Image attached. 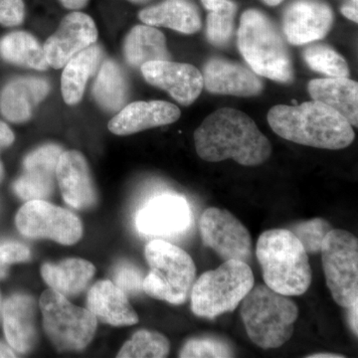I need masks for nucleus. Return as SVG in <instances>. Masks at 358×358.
<instances>
[{"mask_svg": "<svg viewBox=\"0 0 358 358\" xmlns=\"http://www.w3.org/2000/svg\"><path fill=\"white\" fill-rule=\"evenodd\" d=\"M195 150L208 162L233 159L244 166L267 162L272 145L243 112L222 108L209 115L194 133Z\"/></svg>", "mask_w": 358, "mask_h": 358, "instance_id": "obj_1", "label": "nucleus"}, {"mask_svg": "<svg viewBox=\"0 0 358 358\" xmlns=\"http://www.w3.org/2000/svg\"><path fill=\"white\" fill-rule=\"evenodd\" d=\"M268 122L284 140L322 150H343L355 136L353 127L343 115L315 100L275 106L268 110Z\"/></svg>", "mask_w": 358, "mask_h": 358, "instance_id": "obj_2", "label": "nucleus"}, {"mask_svg": "<svg viewBox=\"0 0 358 358\" xmlns=\"http://www.w3.org/2000/svg\"><path fill=\"white\" fill-rule=\"evenodd\" d=\"M256 256L266 286L288 296H301L310 289L313 272L300 240L289 229H270L259 237Z\"/></svg>", "mask_w": 358, "mask_h": 358, "instance_id": "obj_3", "label": "nucleus"}, {"mask_svg": "<svg viewBox=\"0 0 358 358\" xmlns=\"http://www.w3.org/2000/svg\"><path fill=\"white\" fill-rule=\"evenodd\" d=\"M240 303L241 319L254 345L263 350H274L293 336L299 308L291 296L259 285Z\"/></svg>", "mask_w": 358, "mask_h": 358, "instance_id": "obj_4", "label": "nucleus"}, {"mask_svg": "<svg viewBox=\"0 0 358 358\" xmlns=\"http://www.w3.org/2000/svg\"><path fill=\"white\" fill-rule=\"evenodd\" d=\"M238 46L250 68L259 76L281 83L293 80L288 48L272 21L260 11L250 9L242 15Z\"/></svg>", "mask_w": 358, "mask_h": 358, "instance_id": "obj_5", "label": "nucleus"}, {"mask_svg": "<svg viewBox=\"0 0 358 358\" xmlns=\"http://www.w3.org/2000/svg\"><path fill=\"white\" fill-rule=\"evenodd\" d=\"M145 256L150 271L143 279V291L171 305L185 303L196 280V267L192 256L162 239L148 243Z\"/></svg>", "mask_w": 358, "mask_h": 358, "instance_id": "obj_6", "label": "nucleus"}, {"mask_svg": "<svg viewBox=\"0 0 358 358\" xmlns=\"http://www.w3.org/2000/svg\"><path fill=\"white\" fill-rule=\"evenodd\" d=\"M254 275L249 264L224 261L215 270L207 271L193 284L190 301L196 317L213 320L236 310L254 287Z\"/></svg>", "mask_w": 358, "mask_h": 358, "instance_id": "obj_7", "label": "nucleus"}, {"mask_svg": "<svg viewBox=\"0 0 358 358\" xmlns=\"http://www.w3.org/2000/svg\"><path fill=\"white\" fill-rule=\"evenodd\" d=\"M39 307L45 334L60 352H80L94 338L98 320L88 308L73 305L52 289L41 294Z\"/></svg>", "mask_w": 358, "mask_h": 358, "instance_id": "obj_8", "label": "nucleus"}, {"mask_svg": "<svg viewBox=\"0 0 358 358\" xmlns=\"http://www.w3.org/2000/svg\"><path fill=\"white\" fill-rule=\"evenodd\" d=\"M322 263L327 288L341 308L358 301V240L352 233L331 229L322 242Z\"/></svg>", "mask_w": 358, "mask_h": 358, "instance_id": "obj_9", "label": "nucleus"}, {"mask_svg": "<svg viewBox=\"0 0 358 358\" xmlns=\"http://www.w3.org/2000/svg\"><path fill=\"white\" fill-rule=\"evenodd\" d=\"M15 223L26 237L46 238L63 245L77 243L83 235V225L74 213L45 200L26 202L17 212Z\"/></svg>", "mask_w": 358, "mask_h": 358, "instance_id": "obj_10", "label": "nucleus"}, {"mask_svg": "<svg viewBox=\"0 0 358 358\" xmlns=\"http://www.w3.org/2000/svg\"><path fill=\"white\" fill-rule=\"evenodd\" d=\"M200 236L205 246L224 261L249 264L253 258V241L243 223L225 209L210 207L199 221Z\"/></svg>", "mask_w": 358, "mask_h": 358, "instance_id": "obj_11", "label": "nucleus"}, {"mask_svg": "<svg viewBox=\"0 0 358 358\" xmlns=\"http://www.w3.org/2000/svg\"><path fill=\"white\" fill-rule=\"evenodd\" d=\"M192 211L187 200L173 193L150 199L136 215L138 232L148 237L166 238L181 234L189 227Z\"/></svg>", "mask_w": 358, "mask_h": 358, "instance_id": "obj_12", "label": "nucleus"}, {"mask_svg": "<svg viewBox=\"0 0 358 358\" xmlns=\"http://www.w3.org/2000/svg\"><path fill=\"white\" fill-rule=\"evenodd\" d=\"M96 39L98 30L92 17L75 11L63 18L57 31L45 42V58L50 67L61 69L79 52L95 44Z\"/></svg>", "mask_w": 358, "mask_h": 358, "instance_id": "obj_13", "label": "nucleus"}, {"mask_svg": "<svg viewBox=\"0 0 358 358\" xmlns=\"http://www.w3.org/2000/svg\"><path fill=\"white\" fill-rule=\"evenodd\" d=\"M148 83L164 90L183 106L192 105L203 89V78L194 66L169 60L152 61L141 67Z\"/></svg>", "mask_w": 358, "mask_h": 358, "instance_id": "obj_14", "label": "nucleus"}, {"mask_svg": "<svg viewBox=\"0 0 358 358\" xmlns=\"http://www.w3.org/2000/svg\"><path fill=\"white\" fill-rule=\"evenodd\" d=\"M331 7L317 0H298L284 15L285 36L291 44L303 45L324 38L331 25Z\"/></svg>", "mask_w": 358, "mask_h": 358, "instance_id": "obj_15", "label": "nucleus"}, {"mask_svg": "<svg viewBox=\"0 0 358 358\" xmlns=\"http://www.w3.org/2000/svg\"><path fill=\"white\" fill-rule=\"evenodd\" d=\"M63 150L58 145H47L35 150L25 157L24 173L14 182L13 189L21 199L45 200L54 189L56 167Z\"/></svg>", "mask_w": 358, "mask_h": 358, "instance_id": "obj_16", "label": "nucleus"}, {"mask_svg": "<svg viewBox=\"0 0 358 358\" xmlns=\"http://www.w3.org/2000/svg\"><path fill=\"white\" fill-rule=\"evenodd\" d=\"M60 192L66 203L78 210L92 208L98 201V194L88 162L77 150L63 152L56 167Z\"/></svg>", "mask_w": 358, "mask_h": 358, "instance_id": "obj_17", "label": "nucleus"}, {"mask_svg": "<svg viewBox=\"0 0 358 358\" xmlns=\"http://www.w3.org/2000/svg\"><path fill=\"white\" fill-rule=\"evenodd\" d=\"M203 86L207 91L219 95L257 96L262 92V80L253 71L243 66L212 59L205 65Z\"/></svg>", "mask_w": 358, "mask_h": 358, "instance_id": "obj_18", "label": "nucleus"}, {"mask_svg": "<svg viewBox=\"0 0 358 358\" xmlns=\"http://www.w3.org/2000/svg\"><path fill=\"white\" fill-rule=\"evenodd\" d=\"M180 117V110L164 101L134 102L126 106L110 120L108 128L117 136L140 133L155 127L173 124Z\"/></svg>", "mask_w": 358, "mask_h": 358, "instance_id": "obj_19", "label": "nucleus"}, {"mask_svg": "<svg viewBox=\"0 0 358 358\" xmlns=\"http://www.w3.org/2000/svg\"><path fill=\"white\" fill-rule=\"evenodd\" d=\"M37 305L32 296L17 294L3 306V327L9 345L17 352L32 350L37 339Z\"/></svg>", "mask_w": 358, "mask_h": 358, "instance_id": "obj_20", "label": "nucleus"}, {"mask_svg": "<svg viewBox=\"0 0 358 358\" xmlns=\"http://www.w3.org/2000/svg\"><path fill=\"white\" fill-rule=\"evenodd\" d=\"M87 308L96 320L110 326H133L138 322L127 294L109 280L99 281L90 289Z\"/></svg>", "mask_w": 358, "mask_h": 358, "instance_id": "obj_21", "label": "nucleus"}, {"mask_svg": "<svg viewBox=\"0 0 358 358\" xmlns=\"http://www.w3.org/2000/svg\"><path fill=\"white\" fill-rule=\"evenodd\" d=\"M48 92V83L40 78L14 80L0 94V110L8 121L26 122L31 117L35 106L43 100Z\"/></svg>", "mask_w": 358, "mask_h": 358, "instance_id": "obj_22", "label": "nucleus"}, {"mask_svg": "<svg viewBox=\"0 0 358 358\" xmlns=\"http://www.w3.org/2000/svg\"><path fill=\"white\" fill-rule=\"evenodd\" d=\"M313 100L329 106L352 124L358 126V85L348 77L313 80L308 85Z\"/></svg>", "mask_w": 358, "mask_h": 358, "instance_id": "obj_23", "label": "nucleus"}, {"mask_svg": "<svg viewBox=\"0 0 358 358\" xmlns=\"http://www.w3.org/2000/svg\"><path fill=\"white\" fill-rule=\"evenodd\" d=\"M93 264L84 259L71 258L58 264L46 263L41 275L50 289L66 298L81 294L95 275Z\"/></svg>", "mask_w": 358, "mask_h": 358, "instance_id": "obj_24", "label": "nucleus"}, {"mask_svg": "<svg viewBox=\"0 0 358 358\" xmlns=\"http://www.w3.org/2000/svg\"><path fill=\"white\" fill-rule=\"evenodd\" d=\"M145 24L162 26L185 34H193L201 28L199 9L189 0H164L140 13Z\"/></svg>", "mask_w": 358, "mask_h": 358, "instance_id": "obj_25", "label": "nucleus"}, {"mask_svg": "<svg viewBox=\"0 0 358 358\" xmlns=\"http://www.w3.org/2000/svg\"><path fill=\"white\" fill-rule=\"evenodd\" d=\"M103 51L93 44L70 59L64 66L61 88L63 99L68 105H76L83 98L89 78L95 74L102 61Z\"/></svg>", "mask_w": 358, "mask_h": 358, "instance_id": "obj_26", "label": "nucleus"}, {"mask_svg": "<svg viewBox=\"0 0 358 358\" xmlns=\"http://www.w3.org/2000/svg\"><path fill=\"white\" fill-rule=\"evenodd\" d=\"M124 54L127 62L134 68L152 61L169 60L166 40L157 28L150 25H136L124 40Z\"/></svg>", "mask_w": 358, "mask_h": 358, "instance_id": "obj_27", "label": "nucleus"}, {"mask_svg": "<svg viewBox=\"0 0 358 358\" xmlns=\"http://www.w3.org/2000/svg\"><path fill=\"white\" fill-rule=\"evenodd\" d=\"M94 96L101 108L119 112L128 100V83L120 66L113 60L103 63L93 88Z\"/></svg>", "mask_w": 358, "mask_h": 358, "instance_id": "obj_28", "label": "nucleus"}, {"mask_svg": "<svg viewBox=\"0 0 358 358\" xmlns=\"http://www.w3.org/2000/svg\"><path fill=\"white\" fill-rule=\"evenodd\" d=\"M0 55L7 62L31 69L42 71L49 67L43 47L27 32L9 33L0 40Z\"/></svg>", "mask_w": 358, "mask_h": 358, "instance_id": "obj_29", "label": "nucleus"}, {"mask_svg": "<svg viewBox=\"0 0 358 358\" xmlns=\"http://www.w3.org/2000/svg\"><path fill=\"white\" fill-rule=\"evenodd\" d=\"M207 16V38L215 46H225L234 30L237 6L232 0H202Z\"/></svg>", "mask_w": 358, "mask_h": 358, "instance_id": "obj_30", "label": "nucleus"}, {"mask_svg": "<svg viewBox=\"0 0 358 358\" xmlns=\"http://www.w3.org/2000/svg\"><path fill=\"white\" fill-rule=\"evenodd\" d=\"M171 343L164 334L141 329L127 341L117 358H164L169 355Z\"/></svg>", "mask_w": 358, "mask_h": 358, "instance_id": "obj_31", "label": "nucleus"}, {"mask_svg": "<svg viewBox=\"0 0 358 358\" xmlns=\"http://www.w3.org/2000/svg\"><path fill=\"white\" fill-rule=\"evenodd\" d=\"M303 58L313 70L329 78L348 77V63L338 52L326 45H313L306 49Z\"/></svg>", "mask_w": 358, "mask_h": 358, "instance_id": "obj_32", "label": "nucleus"}, {"mask_svg": "<svg viewBox=\"0 0 358 358\" xmlns=\"http://www.w3.org/2000/svg\"><path fill=\"white\" fill-rule=\"evenodd\" d=\"M233 346L226 339L218 336H200L186 341L179 352L181 358L234 357Z\"/></svg>", "mask_w": 358, "mask_h": 358, "instance_id": "obj_33", "label": "nucleus"}, {"mask_svg": "<svg viewBox=\"0 0 358 358\" xmlns=\"http://www.w3.org/2000/svg\"><path fill=\"white\" fill-rule=\"evenodd\" d=\"M331 229L333 226L326 219L313 218L294 224L289 230L300 240L308 255H313L320 253L324 237Z\"/></svg>", "mask_w": 358, "mask_h": 358, "instance_id": "obj_34", "label": "nucleus"}, {"mask_svg": "<svg viewBox=\"0 0 358 358\" xmlns=\"http://www.w3.org/2000/svg\"><path fill=\"white\" fill-rule=\"evenodd\" d=\"M143 279L138 268L129 263H121L115 268L112 282L127 294H138L143 291Z\"/></svg>", "mask_w": 358, "mask_h": 358, "instance_id": "obj_35", "label": "nucleus"}, {"mask_svg": "<svg viewBox=\"0 0 358 358\" xmlns=\"http://www.w3.org/2000/svg\"><path fill=\"white\" fill-rule=\"evenodd\" d=\"M25 8L22 0H0V24L13 27L24 20Z\"/></svg>", "mask_w": 358, "mask_h": 358, "instance_id": "obj_36", "label": "nucleus"}, {"mask_svg": "<svg viewBox=\"0 0 358 358\" xmlns=\"http://www.w3.org/2000/svg\"><path fill=\"white\" fill-rule=\"evenodd\" d=\"M30 250L25 245L18 242H3L0 243V261L7 264L25 262L29 260Z\"/></svg>", "mask_w": 358, "mask_h": 358, "instance_id": "obj_37", "label": "nucleus"}, {"mask_svg": "<svg viewBox=\"0 0 358 358\" xmlns=\"http://www.w3.org/2000/svg\"><path fill=\"white\" fill-rule=\"evenodd\" d=\"M14 134L6 122H0V150L13 145Z\"/></svg>", "mask_w": 358, "mask_h": 358, "instance_id": "obj_38", "label": "nucleus"}, {"mask_svg": "<svg viewBox=\"0 0 358 358\" xmlns=\"http://www.w3.org/2000/svg\"><path fill=\"white\" fill-rule=\"evenodd\" d=\"M357 308L358 301L357 303H353V305L350 306V308H346V310H348V324H350V329H352V331H353V334H355V336H357L358 333Z\"/></svg>", "mask_w": 358, "mask_h": 358, "instance_id": "obj_39", "label": "nucleus"}, {"mask_svg": "<svg viewBox=\"0 0 358 358\" xmlns=\"http://www.w3.org/2000/svg\"><path fill=\"white\" fill-rule=\"evenodd\" d=\"M89 0H60L61 3L63 4L68 9H76L83 8L88 3Z\"/></svg>", "mask_w": 358, "mask_h": 358, "instance_id": "obj_40", "label": "nucleus"}, {"mask_svg": "<svg viewBox=\"0 0 358 358\" xmlns=\"http://www.w3.org/2000/svg\"><path fill=\"white\" fill-rule=\"evenodd\" d=\"M341 13H343L346 18H348V20L357 22L358 13L357 6H343L341 7Z\"/></svg>", "mask_w": 358, "mask_h": 358, "instance_id": "obj_41", "label": "nucleus"}, {"mask_svg": "<svg viewBox=\"0 0 358 358\" xmlns=\"http://www.w3.org/2000/svg\"><path fill=\"white\" fill-rule=\"evenodd\" d=\"M0 357H16V355L13 348H9L6 343L0 341Z\"/></svg>", "mask_w": 358, "mask_h": 358, "instance_id": "obj_42", "label": "nucleus"}, {"mask_svg": "<svg viewBox=\"0 0 358 358\" xmlns=\"http://www.w3.org/2000/svg\"><path fill=\"white\" fill-rule=\"evenodd\" d=\"M308 358H345V355H338V353L331 352H320L313 353V355H308Z\"/></svg>", "mask_w": 358, "mask_h": 358, "instance_id": "obj_43", "label": "nucleus"}, {"mask_svg": "<svg viewBox=\"0 0 358 358\" xmlns=\"http://www.w3.org/2000/svg\"><path fill=\"white\" fill-rule=\"evenodd\" d=\"M7 272H8V265L0 261V279H3V278H6L7 275Z\"/></svg>", "mask_w": 358, "mask_h": 358, "instance_id": "obj_44", "label": "nucleus"}, {"mask_svg": "<svg viewBox=\"0 0 358 358\" xmlns=\"http://www.w3.org/2000/svg\"><path fill=\"white\" fill-rule=\"evenodd\" d=\"M266 4L270 6H279L281 2L284 1V0H263Z\"/></svg>", "mask_w": 358, "mask_h": 358, "instance_id": "obj_45", "label": "nucleus"}, {"mask_svg": "<svg viewBox=\"0 0 358 358\" xmlns=\"http://www.w3.org/2000/svg\"><path fill=\"white\" fill-rule=\"evenodd\" d=\"M3 178V166H2L1 160H0V181Z\"/></svg>", "mask_w": 358, "mask_h": 358, "instance_id": "obj_46", "label": "nucleus"}, {"mask_svg": "<svg viewBox=\"0 0 358 358\" xmlns=\"http://www.w3.org/2000/svg\"><path fill=\"white\" fill-rule=\"evenodd\" d=\"M129 1L134 2V3H145L148 0H129Z\"/></svg>", "mask_w": 358, "mask_h": 358, "instance_id": "obj_47", "label": "nucleus"}, {"mask_svg": "<svg viewBox=\"0 0 358 358\" xmlns=\"http://www.w3.org/2000/svg\"><path fill=\"white\" fill-rule=\"evenodd\" d=\"M355 2V4H357V0H353Z\"/></svg>", "mask_w": 358, "mask_h": 358, "instance_id": "obj_48", "label": "nucleus"}]
</instances>
